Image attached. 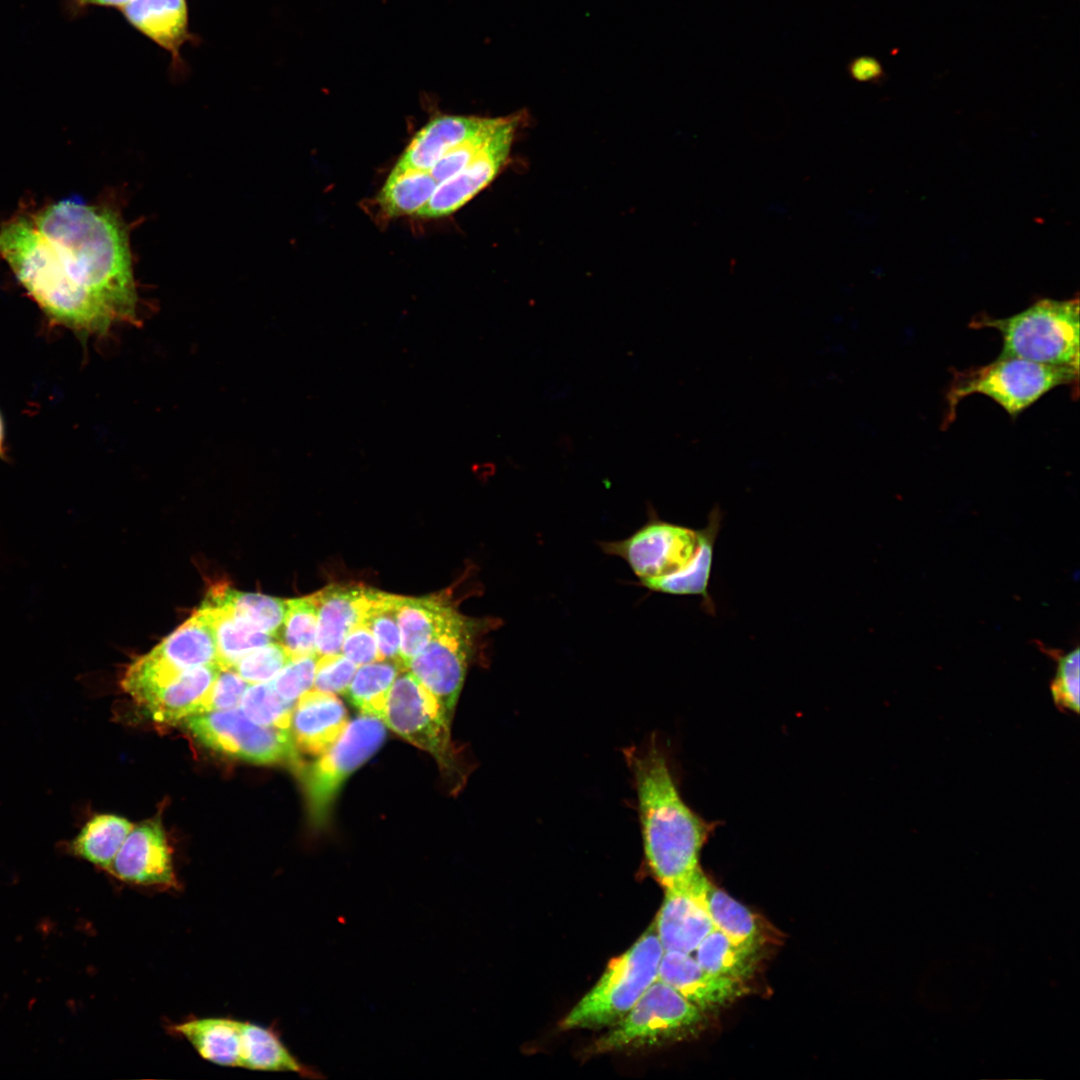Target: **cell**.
Returning <instances> with one entry per match:
<instances>
[{
  "instance_id": "6da1fadb",
  "label": "cell",
  "mask_w": 1080,
  "mask_h": 1080,
  "mask_svg": "<svg viewBox=\"0 0 1080 1080\" xmlns=\"http://www.w3.org/2000/svg\"><path fill=\"white\" fill-rule=\"evenodd\" d=\"M0 256L53 323L81 336L135 322L129 241L111 208L66 199L0 228Z\"/></svg>"
},
{
  "instance_id": "7a4b0ae2",
  "label": "cell",
  "mask_w": 1080,
  "mask_h": 1080,
  "mask_svg": "<svg viewBox=\"0 0 1080 1080\" xmlns=\"http://www.w3.org/2000/svg\"><path fill=\"white\" fill-rule=\"evenodd\" d=\"M625 755L637 794L647 866L665 889L680 886L701 869V850L717 824L683 800L656 741L630 748Z\"/></svg>"
},
{
  "instance_id": "3957f363",
  "label": "cell",
  "mask_w": 1080,
  "mask_h": 1080,
  "mask_svg": "<svg viewBox=\"0 0 1080 1080\" xmlns=\"http://www.w3.org/2000/svg\"><path fill=\"white\" fill-rule=\"evenodd\" d=\"M1079 369L1056 366L1015 357H998L983 366L953 370L945 395L942 427L957 414L960 402L973 394L991 398L1016 418L1045 394L1060 386L1078 389Z\"/></svg>"
},
{
  "instance_id": "277c9868",
  "label": "cell",
  "mask_w": 1080,
  "mask_h": 1080,
  "mask_svg": "<svg viewBox=\"0 0 1080 1080\" xmlns=\"http://www.w3.org/2000/svg\"><path fill=\"white\" fill-rule=\"evenodd\" d=\"M1079 299L1044 298L1004 318L980 315L971 328L999 332L998 357H1015L1043 364L1079 369Z\"/></svg>"
},
{
  "instance_id": "5b68a950",
  "label": "cell",
  "mask_w": 1080,
  "mask_h": 1080,
  "mask_svg": "<svg viewBox=\"0 0 1080 1080\" xmlns=\"http://www.w3.org/2000/svg\"><path fill=\"white\" fill-rule=\"evenodd\" d=\"M664 952L653 922L628 950L609 962L598 982L562 1020L561 1028L616 1025L658 979Z\"/></svg>"
},
{
  "instance_id": "8992f818",
  "label": "cell",
  "mask_w": 1080,
  "mask_h": 1080,
  "mask_svg": "<svg viewBox=\"0 0 1080 1080\" xmlns=\"http://www.w3.org/2000/svg\"><path fill=\"white\" fill-rule=\"evenodd\" d=\"M706 1013L657 979L626 1014L590 1047L591 1054L661 1046L695 1037Z\"/></svg>"
},
{
  "instance_id": "52a82bcc",
  "label": "cell",
  "mask_w": 1080,
  "mask_h": 1080,
  "mask_svg": "<svg viewBox=\"0 0 1080 1080\" xmlns=\"http://www.w3.org/2000/svg\"><path fill=\"white\" fill-rule=\"evenodd\" d=\"M182 722L203 746L224 755L254 764L285 765L299 776L306 766L288 729L257 724L241 709L202 712Z\"/></svg>"
},
{
  "instance_id": "ba28073f",
  "label": "cell",
  "mask_w": 1080,
  "mask_h": 1080,
  "mask_svg": "<svg viewBox=\"0 0 1080 1080\" xmlns=\"http://www.w3.org/2000/svg\"><path fill=\"white\" fill-rule=\"evenodd\" d=\"M450 719L437 698L410 671L399 673L382 722L411 744L430 753L442 773L457 782L463 774L450 737Z\"/></svg>"
},
{
  "instance_id": "9c48e42d",
  "label": "cell",
  "mask_w": 1080,
  "mask_h": 1080,
  "mask_svg": "<svg viewBox=\"0 0 1080 1080\" xmlns=\"http://www.w3.org/2000/svg\"><path fill=\"white\" fill-rule=\"evenodd\" d=\"M385 736V724L380 719L360 714L319 759L305 766L300 776L309 818L315 827L327 823L340 787L381 747Z\"/></svg>"
},
{
  "instance_id": "30bf717a",
  "label": "cell",
  "mask_w": 1080,
  "mask_h": 1080,
  "mask_svg": "<svg viewBox=\"0 0 1080 1080\" xmlns=\"http://www.w3.org/2000/svg\"><path fill=\"white\" fill-rule=\"evenodd\" d=\"M496 620L469 618L453 609L434 638L407 665L418 681L440 702L451 718L475 641Z\"/></svg>"
},
{
  "instance_id": "8fae6325",
  "label": "cell",
  "mask_w": 1080,
  "mask_h": 1080,
  "mask_svg": "<svg viewBox=\"0 0 1080 1080\" xmlns=\"http://www.w3.org/2000/svg\"><path fill=\"white\" fill-rule=\"evenodd\" d=\"M699 544V530L654 519L626 539L602 542V550L630 566L641 584L684 568Z\"/></svg>"
},
{
  "instance_id": "7c38bea8",
  "label": "cell",
  "mask_w": 1080,
  "mask_h": 1080,
  "mask_svg": "<svg viewBox=\"0 0 1080 1080\" xmlns=\"http://www.w3.org/2000/svg\"><path fill=\"white\" fill-rule=\"evenodd\" d=\"M522 113L502 117L480 152L459 172L440 182L416 216L440 218L453 214L486 188L506 165Z\"/></svg>"
},
{
  "instance_id": "4fadbf2b",
  "label": "cell",
  "mask_w": 1080,
  "mask_h": 1080,
  "mask_svg": "<svg viewBox=\"0 0 1080 1080\" xmlns=\"http://www.w3.org/2000/svg\"><path fill=\"white\" fill-rule=\"evenodd\" d=\"M106 872L126 883L176 888L172 852L160 820L133 827Z\"/></svg>"
},
{
  "instance_id": "5bb4252c",
  "label": "cell",
  "mask_w": 1080,
  "mask_h": 1080,
  "mask_svg": "<svg viewBox=\"0 0 1080 1080\" xmlns=\"http://www.w3.org/2000/svg\"><path fill=\"white\" fill-rule=\"evenodd\" d=\"M700 869L684 884L665 889L663 904L654 925L664 951L691 954L715 929L698 895Z\"/></svg>"
},
{
  "instance_id": "9a60e30c",
  "label": "cell",
  "mask_w": 1080,
  "mask_h": 1080,
  "mask_svg": "<svg viewBox=\"0 0 1080 1080\" xmlns=\"http://www.w3.org/2000/svg\"><path fill=\"white\" fill-rule=\"evenodd\" d=\"M658 979L704 1013L728 1005L745 991V983L714 975L703 969L690 954L679 951L664 952Z\"/></svg>"
},
{
  "instance_id": "2e32d148",
  "label": "cell",
  "mask_w": 1080,
  "mask_h": 1080,
  "mask_svg": "<svg viewBox=\"0 0 1080 1080\" xmlns=\"http://www.w3.org/2000/svg\"><path fill=\"white\" fill-rule=\"evenodd\" d=\"M348 723L347 710L335 694L310 689L295 702L288 730L299 751L319 756Z\"/></svg>"
},
{
  "instance_id": "e0dca14e",
  "label": "cell",
  "mask_w": 1080,
  "mask_h": 1080,
  "mask_svg": "<svg viewBox=\"0 0 1080 1080\" xmlns=\"http://www.w3.org/2000/svg\"><path fill=\"white\" fill-rule=\"evenodd\" d=\"M495 120L477 116L438 115L413 136L395 167L430 172L442 156L484 131Z\"/></svg>"
},
{
  "instance_id": "ac0fdd59",
  "label": "cell",
  "mask_w": 1080,
  "mask_h": 1080,
  "mask_svg": "<svg viewBox=\"0 0 1080 1080\" xmlns=\"http://www.w3.org/2000/svg\"><path fill=\"white\" fill-rule=\"evenodd\" d=\"M364 589L361 585L332 584L313 594L318 607V656L341 653L345 636L361 621Z\"/></svg>"
},
{
  "instance_id": "d6986e66",
  "label": "cell",
  "mask_w": 1080,
  "mask_h": 1080,
  "mask_svg": "<svg viewBox=\"0 0 1080 1080\" xmlns=\"http://www.w3.org/2000/svg\"><path fill=\"white\" fill-rule=\"evenodd\" d=\"M218 663L181 672L142 708L154 721L174 724L204 712L208 693L220 671Z\"/></svg>"
},
{
  "instance_id": "ffe728a7",
  "label": "cell",
  "mask_w": 1080,
  "mask_h": 1080,
  "mask_svg": "<svg viewBox=\"0 0 1080 1080\" xmlns=\"http://www.w3.org/2000/svg\"><path fill=\"white\" fill-rule=\"evenodd\" d=\"M121 10L135 29L179 61L180 49L192 37L186 0H131Z\"/></svg>"
},
{
  "instance_id": "44dd1931",
  "label": "cell",
  "mask_w": 1080,
  "mask_h": 1080,
  "mask_svg": "<svg viewBox=\"0 0 1080 1080\" xmlns=\"http://www.w3.org/2000/svg\"><path fill=\"white\" fill-rule=\"evenodd\" d=\"M239 1067L274 1072H293L308 1079L326 1078L320 1070L300 1061L273 1027L242 1022Z\"/></svg>"
},
{
  "instance_id": "7402d4cb",
  "label": "cell",
  "mask_w": 1080,
  "mask_h": 1080,
  "mask_svg": "<svg viewBox=\"0 0 1080 1080\" xmlns=\"http://www.w3.org/2000/svg\"><path fill=\"white\" fill-rule=\"evenodd\" d=\"M454 607L441 595L398 596L397 620L400 630L399 659L406 670L410 660L434 638Z\"/></svg>"
},
{
  "instance_id": "603a6c76",
  "label": "cell",
  "mask_w": 1080,
  "mask_h": 1080,
  "mask_svg": "<svg viewBox=\"0 0 1080 1080\" xmlns=\"http://www.w3.org/2000/svg\"><path fill=\"white\" fill-rule=\"evenodd\" d=\"M150 652L179 671L218 663L213 628L200 608Z\"/></svg>"
},
{
  "instance_id": "cb8c5ba5",
  "label": "cell",
  "mask_w": 1080,
  "mask_h": 1080,
  "mask_svg": "<svg viewBox=\"0 0 1080 1080\" xmlns=\"http://www.w3.org/2000/svg\"><path fill=\"white\" fill-rule=\"evenodd\" d=\"M697 891L715 929L740 946L761 950L766 935L754 913L716 887L703 872L697 881Z\"/></svg>"
},
{
  "instance_id": "d4e9b609",
  "label": "cell",
  "mask_w": 1080,
  "mask_h": 1080,
  "mask_svg": "<svg viewBox=\"0 0 1080 1080\" xmlns=\"http://www.w3.org/2000/svg\"><path fill=\"white\" fill-rule=\"evenodd\" d=\"M242 1022L232 1018H191L169 1031L186 1039L198 1054L220 1066L239 1067Z\"/></svg>"
},
{
  "instance_id": "484cf974",
  "label": "cell",
  "mask_w": 1080,
  "mask_h": 1080,
  "mask_svg": "<svg viewBox=\"0 0 1080 1080\" xmlns=\"http://www.w3.org/2000/svg\"><path fill=\"white\" fill-rule=\"evenodd\" d=\"M199 608L211 622L217 647V661L221 668H233L246 654L274 639L225 605L205 599Z\"/></svg>"
},
{
  "instance_id": "4316f807",
  "label": "cell",
  "mask_w": 1080,
  "mask_h": 1080,
  "mask_svg": "<svg viewBox=\"0 0 1080 1080\" xmlns=\"http://www.w3.org/2000/svg\"><path fill=\"white\" fill-rule=\"evenodd\" d=\"M720 512L711 511L705 528L699 530V544L693 558L681 570L645 583L646 588L672 595H699L711 602L708 585L712 569L713 549L720 526Z\"/></svg>"
},
{
  "instance_id": "83f0119b",
  "label": "cell",
  "mask_w": 1080,
  "mask_h": 1080,
  "mask_svg": "<svg viewBox=\"0 0 1080 1080\" xmlns=\"http://www.w3.org/2000/svg\"><path fill=\"white\" fill-rule=\"evenodd\" d=\"M126 818L115 814H96L67 843L66 850L107 871L125 838L133 828Z\"/></svg>"
},
{
  "instance_id": "f1b7e54d",
  "label": "cell",
  "mask_w": 1080,
  "mask_h": 1080,
  "mask_svg": "<svg viewBox=\"0 0 1080 1080\" xmlns=\"http://www.w3.org/2000/svg\"><path fill=\"white\" fill-rule=\"evenodd\" d=\"M439 182L429 171L393 167L377 201L386 216L416 215L432 197Z\"/></svg>"
},
{
  "instance_id": "f546056e",
  "label": "cell",
  "mask_w": 1080,
  "mask_h": 1080,
  "mask_svg": "<svg viewBox=\"0 0 1080 1080\" xmlns=\"http://www.w3.org/2000/svg\"><path fill=\"white\" fill-rule=\"evenodd\" d=\"M402 670L399 661L389 659L360 665L345 694L360 714L382 721L390 691Z\"/></svg>"
},
{
  "instance_id": "4dcf8cb0",
  "label": "cell",
  "mask_w": 1080,
  "mask_h": 1080,
  "mask_svg": "<svg viewBox=\"0 0 1080 1080\" xmlns=\"http://www.w3.org/2000/svg\"><path fill=\"white\" fill-rule=\"evenodd\" d=\"M694 952L696 961L706 971L745 983L757 967L760 950L740 946L713 929Z\"/></svg>"
},
{
  "instance_id": "1f68e13d",
  "label": "cell",
  "mask_w": 1080,
  "mask_h": 1080,
  "mask_svg": "<svg viewBox=\"0 0 1080 1080\" xmlns=\"http://www.w3.org/2000/svg\"><path fill=\"white\" fill-rule=\"evenodd\" d=\"M205 599L229 607L236 615L273 638L286 612V600L237 591L223 584L213 586Z\"/></svg>"
},
{
  "instance_id": "d6a6232c",
  "label": "cell",
  "mask_w": 1080,
  "mask_h": 1080,
  "mask_svg": "<svg viewBox=\"0 0 1080 1080\" xmlns=\"http://www.w3.org/2000/svg\"><path fill=\"white\" fill-rule=\"evenodd\" d=\"M397 602L398 595L366 587L364 589L360 622L372 631L377 642L380 660L389 659L400 662L401 639L397 620Z\"/></svg>"
},
{
  "instance_id": "836d02e7",
  "label": "cell",
  "mask_w": 1080,
  "mask_h": 1080,
  "mask_svg": "<svg viewBox=\"0 0 1080 1080\" xmlns=\"http://www.w3.org/2000/svg\"><path fill=\"white\" fill-rule=\"evenodd\" d=\"M318 607L312 595L286 600V612L277 639L293 658L315 652Z\"/></svg>"
},
{
  "instance_id": "e575fe53",
  "label": "cell",
  "mask_w": 1080,
  "mask_h": 1080,
  "mask_svg": "<svg viewBox=\"0 0 1080 1080\" xmlns=\"http://www.w3.org/2000/svg\"><path fill=\"white\" fill-rule=\"evenodd\" d=\"M240 705L253 722L288 729L295 702L282 698L269 681L249 685Z\"/></svg>"
},
{
  "instance_id": "d590c367",
  "label": "cell",
  "mask_w": 1080,
  "mask_h": 1080,
  "mask_svg": "<svg viewBox=\"0 0 1080 1080\" xmlns=\"http://www.w3.org/2000/svg\"><path fill=\"white\" fill-rule=\"evenodd\" d=\"M289 651L279 642H270L242 657L233 668L249 684L271 681L291 660Z\"/></svg>"
},
{
  "instance_id": "8d00e7d4",
  "label": "cell",
  "mask_w": 1080,
  "mask_h": 1080,
  "mask_svg": "<svg viewBox=\"0 0 1080 1080\" xmlns=\"http://www.w3.org/2000/svg\"><path fill=\"white\" fill-rule=\"evenodd\" d=\"M1052 699L1063 710L1079 712L1080 655L1075 648L1057 657L1055 677L1050 685Z\"/></svg>"
},
{
  "instance_id": "74e56055",
  "label": "cell",
  "mask_w": 1080,
  "mask_h": 1080,
  "mask_svg": "<svg viewBox=\"0 0 1080 1080\" xmlns=\"http://www.w3.org/2000/svg\"><path fill=\"white\" fill-rule=\"evenodd\" d=\"M318 658L316 653L293 658L270 681L276 692L282 698L296 702L313 687Z\"/></svg>"
},
{
  "instance_id": "f35d334b",
  "label": "cell",
  "mask_w": 1080,
  "mask_h": 1080,
  "mask_svg": "<svg viewBox=\"0 0 1080 1080\" xmlns=\"http://www.w3.org/2000/svg\"><path fill=\"white\" fill-rule=\"evenodd\" d=\"M343 654L319 656L313 689L328 693H345L357 669Z\"/></svg>"
},
{
  "instance_id": "ab89813d",
  "label": "cell",
  "mask_w": 1080,
  "mask_h": 1080,
  "mask_svg": "<svg viewBox=\"0 0 1080 1080\" xmlns=\"http://www.w3.org/2000/svg\"><path fill=\"white\" fill-rule=\"evenodd\" d=\"M501 120L496 118L484 131L447 152L432 167L431 175L440 183L459 172L480 152Z\"/></svg>"
},
{
  "instance_id": "60d3db41",
  "label": "cell",
  "mask_w": 1080,
  "mask_h": 1080,
  "mask_svg": "<svg viewBox=\"0 0 1080 1080\" xmlns=\"http://www.w3.org/2000/svg\"><path fill=\"white\" fill-rule=\"evenodd\" d=\"M249 685L234 668H221L208 693L204 712L236 708Z\"/></svg>"
},
{
  "instance_id": "b9f144b4",
  "label": "cell",
  "mask_w": 1080,
  "mask_h": 1080,
  "mask_svg": "<svg viewBox=\"0 0 1080 1080\" xmlns=\"http://www.w3.org/2000/svg\"><path fill=\"white\" fill-rule=\"evenodd\" d=\"M341 653L357 666L380 660L376 639L372 631L361 622L345 636Z\"/></svg>"
},
{
  "instance_id": "7bdbcfd3",
  "label": "cell",
  "mask_w": 1080,
  "mask_h": 1080,
  "mask_svg": "<svg viewBox=\"0 0 1080 1080\" xmlns=\"http://www.w3.org/2000/svg\"><path fill=\"white\" fill-rule=\"evenodd\" d=\"M852 72L855 78L867 81L878 79L882 70L880 65L873 59H862L861 62L854 66Z\"/></svg>"
},
{
  "instance_id": "ee69618b",
  "label": "cell",
  "mask_w": 1080,
  "mask_h": 1080,
  "mask_svg": "<svg viewBox=\"0 0 1080 1080\" xmlns=\"http://www.w3.org/2000/svg\"><path fill=\"white\" fill-rule=\"evenodd\" d=\"M543 392L545 399L551 401L560 400L568 396L570 386L566 382L552 380L545 385Z\"/></svg>"
},
{
  "instance_id": "f6af8a7d",
  "label": "cell",
  "mask_w": 1080,
  "mask_h": 1080,
  "mask_svg": "<svg viewBox=\"0 0 1080 1080\" xmlns=\"http://www.w3.org/2000/svg\"><path fill=\"white\" fill-rule=\"evenodd\" d=\"M79 5H100L122 8L131 0H75Z\"/></svg>"
},
{
  "instance_id": "bcb514c9",
  "label": "cell",
  "mask_w": 1080,
  "mask_h": 1080,
  "mask_svg": "<svg viewBox=\"0 0 1080 1080\" xmlns=\"http://www.w3.org/2000/svg\"><path fill=\"white\" fill-rule=\"evenodd\" d=\"M4 441H5L4 422H3V418H2L1 413H0V457L5 456Z\"/></svg>"
}]
</instances>
